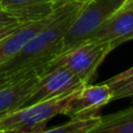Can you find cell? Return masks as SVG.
I'll use <instances>...</instances> for the list:
<instances>
[{"instance_id":"6da1fadb","label":"cell","mask_w":133,"mask_h":133,"mask_svg":"<svg viewBox=\"0 0 133 133\" xmlns=\"http://www.w3.org/2000/svg\"><path fill=\"white\" fill-rule=\"evenodd\" d=\"M85 1H74L56 7L53 20L29 39L10 59L0 65V77H19L38 71L60 54L63 37Z\"/></svg>"},{"instance_id":"7a4b0ae2","label":"cell","mask_w":133,"mask_h":133,"mask_svg":"<svg viewBox=\"0 0 133 133\" xmlns=\"http://www.w3.org/2000/svg\"><path fill=\"white\" fill-rule=\"evenodd\" d=\"M77 90L9 112L0 119V130L7 133H37L44 130L52 117L64 114Z\"/></svg>"},{"instance_id":"3957f363","label":"cell","mask_w":133,"mask_h":133,"mask_svg":"<svg viewBox=\"0 0 133 133\" xmlns=\"http://www.w3.org/2000/svg\"><path fill=\"white\" fill-rule=\"evenodd\" d=\"M113 49L109 43L86 41L50 60L38 71V75L43 76L55 69L64 68L87 83Z\"/></svg>"},{"instance_id":"277c9868","label":"cell","mask_w":133,"mask_h":133,"mask_svg":"<svg viewBox=\"0 0 133 133\" xmlns=\"http://www.w3.org/2000/svg\"><path fill=\"white\" fill-rule=\"evenodd\" d=\"M128 0H86L66 31L60 54L83 44ZM59 54V55H60Z\"/></svg>"},{"instance_id":"5b68a950","label":"cell","mask_w":133,"mask_h":133,"mask_svg":"<svg viewBox=\"0 0 133 133\" xmlns=\"http://www.w3.org/2000/svg\"><path fill=\"white\" fill-rule=\"evenodd\" d=\"M84 84L86 83L68 69H55L43 76H39L36 85L27 97L22 107L73 92Z\"/></svg>"},{"instance_id":"8992f818","label":"cell","mask_w":133,"mask_h":133,"mask_svg":"<svg viewBox=\"0 0 133 133\" xmlns=\"http://www.w3.org/2000/svg\"><path fill=\"white\" fill-rule=\"evenodd\" d=\"M130 39H133V0H128L87 41L109 43L115 49Z\"/></svg>"},{"instance_id":"52a82bcc","label":"cell","mask_w":133,"mask_h":133,"mask_svg":"<svg viewBox=\"0 0 133 133\" xmlns=\"http://www.w3.org/2000/svg\"><path fill=\"white\" fill-rule=\"evenodd\" d=\"M112 101V91L106 83L98 85L84 84L70 102L64 114L70 118L94 114L104 105Z\"/></svg>"},{"instance_id":"ba28073f","label":"cell","mask_w":133,"mask_h":133,"mask_svg":"<svg viewBox=\"0 0 133 133\" xmlns=\"http://www.w3.org/2000/svg\"><path fill=\"white\" fill-rule=\"evenodd\" d=\"M14 78V77H11ZM39 79L36 71L15 78L0 87V119L9 112L23 106Z\"/></svg>"},{"instance_id":"9c48e42d","label":"cell","mask_w":133,"mask_h":133,"mask_svg":"<svg viewBox=\"0 0 133 133\" xmlns=\"http://www.w3.org/2000/svg\"><path fill=\"white\" fill-rule=\"evenodd\" d=\"M55 14L56 8L42 19L24 23L8 36L0 41V65L16 55L29 39L45 28L53 20Z\"/></svg>"},{"instance_id":"30bf717a","label":"cell","mask_w":133,"mask_h":133,"mask_svg":"<svg viewBox=\"0 0 133 133\" xmlns=\"http://www.w3.org/2000/svg\"><path fill=\"white\" fill-rule=\"evenodd\" d=\"M85 133H133V107L101 116Z\"/></svg>"},{"instance_id":"8fae6325","label":"cell","mask_w":133,"mask_h":133,"mask_svg":"<svg viewBox=\"0 0 133 133\" xmlns=\"http://www.w3.org/2000/svg\"><path fill=\"white\" fill-rule=\"evenodd\" d=\"M100 118L101 116L96 114L76 116L62 125L55 126L50 129L45 128L37 133H85L92 128L100 121Z\"/></svg>"},{"instance_id":"7c38bea8","label":"cell","mask_w":133,"mask_h":133,"mask_svg":"<svg viewBox=\"0 0 133 133\" xmlns=\"http://www.w3.org/2000/svg\"><path fill=\"white\" fill-rule=\"evenodd\" d=\"M106 83L112 91V100H119L123 98L133 97V65L109 78Z\"/></svg>"},{"instance_id":"4fadbf2b","label":"cell","mask_w":133,"mask_h":133,"mask_svg":"<svg viewBox=\"0 0 133 133\" xmlns=\"http://www.w3.org/2000/svg\"><path fill=\"white\" fill-rule=\"evenodd\" d=\"M43 3H51V0H0V9L16 10L26 6Z\"/></svg>"},{"instance_id":"5bb4252c","label":"cell","mask_w":133,"mask_h":133,"mask_svg":"<svg viewBox=\"0 0 133 133\" xmlns=\"http://www.w3.org/2000/svg\"><path fill=\"white\" fill-rule=\"evenodd\" d=\"M23 22L20 21V19L12 12L4 9H0V29L10 26V25H16V24H22Z\"/></svg>"},{"instance_id":"9a60e30c","label":"cell","mask_w":133,"mask_h":133,"mask_svg":"<svg viewBox=\"0 0 133 133\" xmlns=\"http://www.w3.org/2000/svg\"><path fill=\"white\" fill-rule=\"evenodd\" d=\"M22 24H24V23H22ZM22 24H16V25H10V26L1 28V29H0V41H2V39L5 38L6 36H8L10 33H12L15 30H17Z\"/></svg>"},{"instance_id":"2e32d148","label":"cell","mask_w":133,"mask_h":133,"mask_svg":"<svg viewBox=\"0 0 133 133\" xmlns=\"http://www.w3.org/2000/svg\"><path fill=\"white\" fill-rule=\"evenodd\" d=\"M74 1H86V0H51V4H52L53 8H56V7H59L66 3L74 2Z\"/></svg>"},{"instance_id":"e0dca14e","label":"cell","mask_w":133,"mask_h":133,"mask_svg":"<svg viewBox=\"0 0 133 133\" xmlns=\"http://www.w3.org/2000/svg\"><path fill=\"white\" fill-rule=\"evenodd\" d=\"M0 133H7V132H5V131H2V130H0Z\"/></svg>"}]
</instances>
